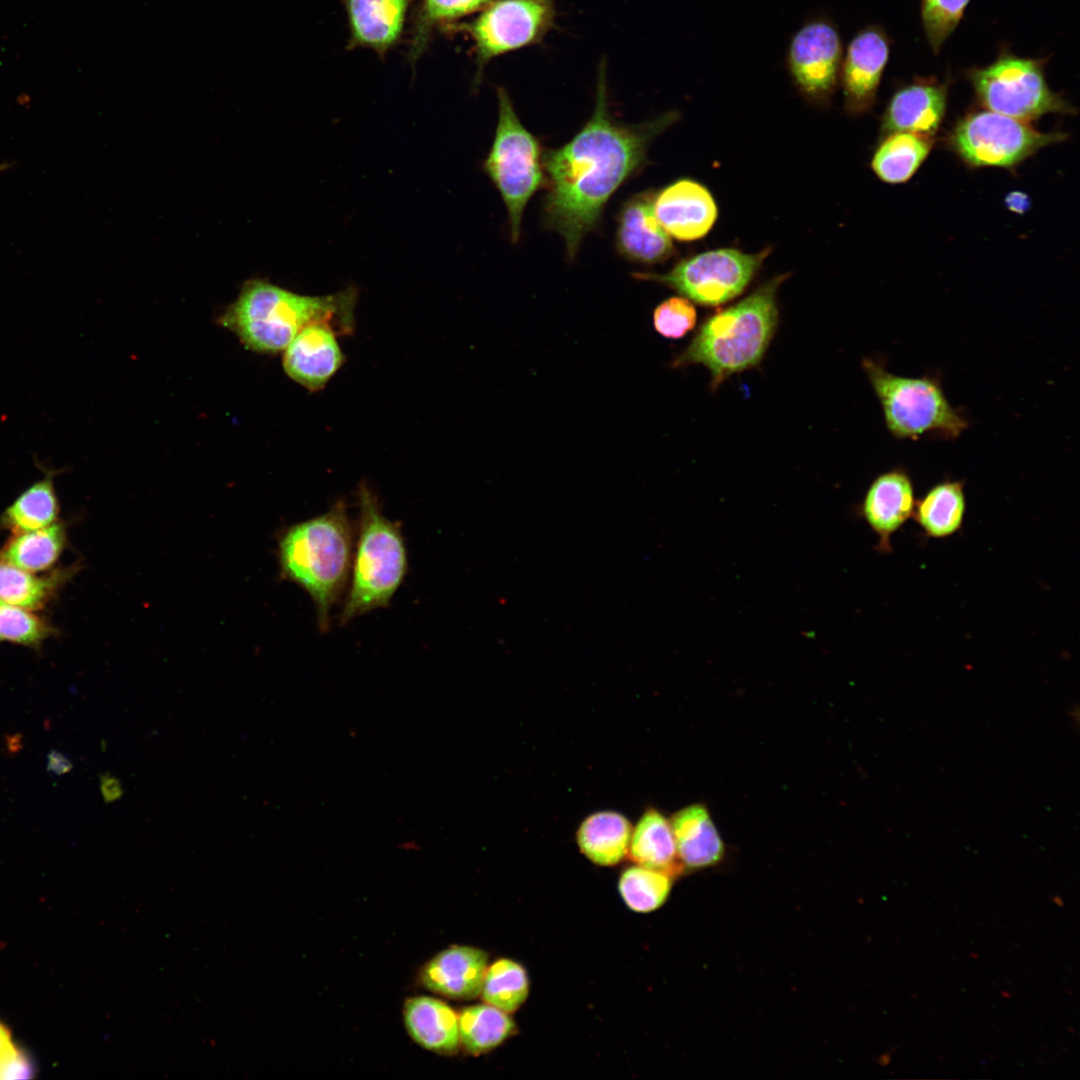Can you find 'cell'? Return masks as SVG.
Masks as SVG:
<instances>
[{"label": "cell", "instance_id": "cell-1", "mask_svg": "<svg viewBox=\"0 0 1080 1080\" xmlns=\"http://www.w3.org/2000/svg\"><path fill=\"white\" fill-rule=\"evenodd\" d=\"M678 117L670 111L637 125L616 121L609 111L606 66L601 63L590 119L567 143L543 154L544 223L562 237L569 259L598 225L611 196L645 166L653 139Z\"/></svg>", "mask_w": 1080, "mask_h": 1080}, {"label": "cell", "instance_id": "cell-2", "mask_svg": "<svg viewBox=\"0 0 1080 1080\" xmlns=\"http://www.w3.org/2000/svg\"><path fill=\"white\" fill-rule=\"evenodd\" d=\"M354 289L326 296L300 295L267 281H247L237 300L218 319L248 348L274 353L286 349L306 325L326 321L351 329Z\"/></svg>", "mask_w": 1080, "mask_h": 1080}, {"label": "cell", "instance_id": "cell-3", "mask_svg": "<svg viewBox=\"0 0 1080 1080\" xmlns=\"http://www.w3.org/2000/svg\"><path fill=\"white\" fill-rule=\"evenodd\" d=\"M353 529L343 501L328 511L289 526L278 542L281 574L312 599L319 629L348 586L354 550Z\"/></svg>", "mask_w": 1080, "mask_h": 1080}, {"label": "cell", "instance_id": "cell-4", "mask_svg": "<svg viewBox=\"0 0 1080 1080\" xmlns=\"http://www.w3.org/2000/svg\"><path fill=\"white\" fill-rule=\"evenodd\" d=\"M788 275L765 282L734 305L708 317L673 367L701 364L717 389L734 374L757 366L778 325L777 292Z\"/></svg>", "mask_w": 1080, "mask_h": 1080}, {"label": "cell", "instance_id": "cell-5", "mask_svg": "<svg viewBox=\"0 0 1080 1080\" xmlns=\"http://www.w3.org/2000/svg\"><path fill=\"white\" fill-rule=\"evenodd\" d=\"M358 500V534L350 584L339 616L341 625L387 607L408 572L401 528L384 515L377 496L364 483L359 487Z\"/></svg>", "mask_w": 1080, "mask_h": 1080}, {"label": "cell", "instance_id": "cell-6", "mask_svg": "<svg viewBox=\"0 0 1080 1080\" xmlns=\"http://www.w3.org/2000/svg\"><path fill=\"white\" fill-rule=\"evenodd\" d=\"M863 369L881 404L889 433L897 439L936 434L957 439L968 421L951 405L936 377L893 374L878 361L864 359Z\"/></svg>", "mask_w": 1080, "mask_h": 1080}, {"label": "cell", "instance_id": "cell-7", "mask_svg": "<svg viewBox=\"0 0 1080 1080\" xmlns=\"http://www.w3.org/2000/svg\"><path fill=\"white\" fill-rule=\"evenodd\" d=\"M498 124L483 169L501 195L508 212L511 240L521 236L523 212L546 178L538 139L522 124L509 94L497 88Z\"/></svg>", "mask_w": 1080, "mask_h": 1080}, {"label": "cell", "instance_id": "cell-8", "mask_svg": "<svg viewBox=\"0 0 1080 1080\" xmlns=\"http://www.w3.org/2000/svg\"><path fill=\"white\" fill-rule=\"evenodd\" d=\"M967 76L987 110L1026 122L1049 113H1075L1048 86L1041 60L1005 53L989 65L970 69Z\"/></svg>", "mask_w": 1080, "mask_h": 1080}, {"label": "cell", "instance_id": "cell-9", "mask_svg": "<svg viewBox=\"0 0 1080 1080\" xmlns=\"http://www.w3.org/2000/svg\"><path fill=\"white\" fill-rule=\"evenodd\" d=\"M1066 137L1064 133L1041 132L1029 122L981 110L962 117L948 134L946 143L969 167L1010 169Z\"/></svg>", "mask_w": 1080, "mask_h": 1080}, {"label": "cell", "instance_id": "cell-10", "mask_svg": "<svg viewBox=\"0 0 1080 1080\" xmlns=\"http://www.w3.org/2000/svg\"><path fill=\"white\" fill-rule=\"evenodd\" d=\"M769 253L716 249L686 258L664 274L636 272L633 277L660 283L697 304L718 306L744 291Z\"/></svg>", "mask_w": 1080, "mask_h": 1080}, {"label": "cell", "instance_id": "cell-11", "mask_svg": "<svg viewBox=\"0 0 1080 1080\" xmlns=\"http://www.w3.org/2000/svg\"><path fill=\"white\" fill-rule=\"evenodd\" d=\"M556 0H493L472 21L460 24L474 42L475 82L493 58L538 44L552 29Z\"/></svg>", "mask_w": 1080, "mask_h": 1080}, {"label": "cell", "instance_id": "cell-12", "mask_svg": "<svg viewBox=\"0 0 1080 1080\" xmlns=\"http://www.w3.org/2000/svg\"><path fill=\"white\" fill-rule=\"evenodd\" d=\"M843 56L836 23L821 13L807 18L791 36L785 66L800 94L811 102L823 104L836 90Z\"/></svg>", "mask_w": 1080, "mask_h": 1080}, {"label": "cell", "instance_id": "cell-13", "mask_svg": "<svg viewBox=\"0 0 1080 1080\" xmlns=\"http://www.w3.org/2000/svg\"><path fill=\"white\" fill-rule=\"evenodd\" d=\"M889 53V37L879 25L860 29L850 40L840 70L844 105L849 114H863L874 105Z\"/></svg>", "mask_w": 1080, "mask_h": 1080}, {"label": "cell", "instance_id": "cell-14", "mask_svg": "<svg viewBox=\"0 0 1080 1080\" xmlns=\"http://www.w3.org/2000/svg\"><path fill=\"white\" fill-rule=\"evenodd\" d=\"M915 501L913 481L902 467L885 471L870 483L854 513L877 537L878 553L892 552L891 538L912 518Z\"/></svg>", "mask_w": 1080, "mask_h": 1080}, {"label": "cell", "instance_id": "cell-15", "mask_svg": "<svg viewBox=\"0 0 1080 1080\" xmlns=\"http://www.w3.org/2000/svg\"><path fill=\"white\" fill-rule=\"evenodd\" d=\"M654 196L652 191L630 196L617 215L616 249L631 262L658 264L675 252L670 236L655 216Z\"/></svg>", "mask_w": 1080, "mask_h": 1080}, {"label": "cell", "instance_id": "cell-16", "mask_svg": "<svg viewBox=\"0 0 1080 1080\" xmlns=\"http://www.w3.org/2000/svg\"><path fill=\"white\" fill-rule=\"evenodd\" d=\"M653 205L661 226L680 241L702 238L717 218V206L709 190L690 179L675 181L655 193Z\"/></svg>", "mask_w": 1080, "mask_h": 1080}, {"label": "cell", "instance_id": "cell-17", "mask_svg": "<svg viewBox=\"0 0 1080 1080\" xmlns=\"http://www.w3.org/2000/svg\"><path fill=\"white\" fill-rule=\"evenodd\" d=\"M947 98V85L935 79H918L899 88L882 116V135L909 132L933 137L945 116Z\"/></svg>", "mask_w": 1080, "mask_h": 1080}, {"label": "cell", "instance_id": "cell-18", "mask_svg": "<svg viewBox=\"0 0 1080 1080\" xmlns=\"http://www.w3.org/2000/svg\"><path fill=\"white\" fill-rule=\"evenodd\" d=\"M332 325L326 321L309 323L285 349L286 373L311 391L322 389L343 362Z\"/></svg>", "mask_w": 1080, "mask_h": 1080}, {"label": "cell", "instance_id": "cell-19", "mask_svg": "<svg viewBox=\"0 0 1080 1080\" xmlns=\"http://www.w3.org/2000/svg\"><path fill=\"white\" fill-rule=\"evenodd\" d=\"M487 962L483 950L453 945L425 964L420 979L427 989L447 998L473 999L481 993Z\"/></svg>", "mask_w": 1080, "mask_h": 1080}, {"label": "cell", "instance_id": "cell-20", "mask_svg": "<svg viewBox=\"0 0 1080 1080\" xmlns=\"http://www.w3.org/2000/svg\"><path fill=\"white\" fill-rule=\"evenodd\" d=\"M350 25V46L385 54L399 39L409 0H344Z\"/></svg>", "mask_w": 1080, "mask_h": 1080}, {"label": "cell", "instance_id": "cell-21", "mask_svg": "<svg viewBox=\"0 0 1080 1080\" xmlns=\"http://www.w3.org/2000/svg\"><path fill=\"white\" fill-rule=\"evenodd\" d=\"M670 823L684 867L707 868L722 860L725 845L705 805L697 803L678 810Z\"/></svg>", "mask_w": 1080, "mask_h": 1080}, {"label": "cell", "instance_id": "cell-22", "mask_svg": "<svg viewBox=\"0 0 1080 1080\" xmlns=\"http://www.w3.org/2000/svg\"><path fill=\"white\" fill-rule=\"evenodd\" d=\"M403 1017L408 1034L421 1047L440 1054L458 1050V1015L445 1002L429 996L409 998Z\"/></svg>", "mask_w": 1080, "mask_h": 1080}, {"label": "cell", "instance_id": "cell-23", "mask_svg": "<svg viewBox=\"0 0 1080 1080\" xmlns=\"http://www.w3.org/2000/svg\"><path fill=\"white\" fill-rule=\"evenodd\" d=\"M627 854L635 864L671 878L684 870L671 823L654 808L647 809L632 829Z\"/></svg>", "mask_w": 1080, "mask_h": 1080}, {"label": "cell", "instance_id": "cell-24", "mask_svg": "<svg viewBox=\"0 0 1080 1080\" xmlns=\"http://www.w3.org/2000/svg\"><path fill=\"white\" fill-rule=\"evenodd\" d=\"M966 509L964 482L943 480L916 499L912 518L926 538L943 539L961 530Z\"/></svg>", "mask_w": 1080, "mask_h": 1080}, {"label": "cell", "instance_id": "cell-25", "mask_svg": "<svg viewBox=\"0 0 1080 1080\" xmlns=\"http://www.w3.org/2000/svg\"><path fill=\"white\" fill-rule=\"evenodd\" d=\"M632 829L630 821L621 813L598 811L580 824L576 833L577 844L584 856L594 864L613 866L628 853Z\"/></svg>", "mask_w": 1080, "mask_h": 1080}, {"label": "cell", "instance_id": "cell-26", "mask_svg": "<svg viewBox=\"0 0 1080 1080\" xmlns=\"http://www.w3.org/2000/svg\"><path fill=\"white\" fill-rule=\"evenodd\" d=\"M933 143V137L915 133L886 134L872 157V170L885 183H905L926 160Z\"/></svg>", "mask_w": 1080, "mask_h": 1080}, {"label": "cell", "instance_id": "cell-27", "mask_svg": "<svg viewBox=\"0 0 1080 1080\" xmlns=\"http://www.w3.org/2000/svg\"><path fill=\"white\" fill-rule=\"evenodd\" d=\"M65 543L64 525L54 522L41 529L15 533L3 547L0 559L33 573L43 572L57 562Z\"/></svg>", "mask_w": 1080, "mask_h": 1080}, {"label": "cell", "instance_id": "cell-28", "mask_svg": "<svg viewBox=\"0 0 1080 1080\" xmlns=\"http://www.w3.org/2000/svg\"><path fill=\"white\" fill-rule=\"evenodd\" d=\"M56 471L46 470L44 477L28 488L6 508L3 523L14 533L33 531L56 522L59 501L53 477Z\"/></svg>", "mask_w": 1080, "mask_h": 1080}, {"label": "cell", "instance_id": "cell-29", "mask_svg": "<svg viewBox=\"0 0 1080 1080\" xmlns=\"http://www.w3.org/2000/svg\"><path fill=\"white\" fill-rule=\"evenodd\" d=\"M458 1027L460 1044L474 1055L496 1048L515 1030L508 1013L487 1003L464 1008L458 1015Z\"/></svg>", "mask_w": 1080, "mask_h": 1080}, {"label": "cell", "instance_id": "cell-30", "mask_svg": "<svg viewBox=\"0 0 1080 1080\" xmlns=\"http://www.w3.org/2000/svg\"><path fill=\"white\" fill-rule=\"evenodd\" d=\"M66 576H38L0 559V600L32 611L41 609Z\"/></svg>", "mask_w": 1080, "mask_h": 1080}, {"label": "cell", "instance_id": "cell-31", "mask_svg": "<svg viewBox=\"0 0 1080 1080\" xmlns=\"http://www.w3.org/2000/svg\"><path fill=\"white\" fill-rule=\"evenodd\" d=\"M528 993V976L518 962L504 958L487 968L480 993L484 1003L512 1013L522 1005Z\"/></svg>", "mask_w": 1080, "mask_h": 1080}, {"label": "cell", "instance_id": "cell-32", "mask_svg": "<svg viewBox=\"0 0 1080 1080\" xmlns=\"http://www.w3.org/2000/svg\"><path fill=\"white\" fill-rule=\"evenodd\" d=\"M672 878L642 866H631L619 879V892L625 904L635 912L658 909L669 896Z\"/></svg>", "mask_w": 1080, "mask_h": 1080}, {"label": "cell", "instance_id": "cell-33", "mask_svg": "<svg viewBox=\"0 0 1080 1080\" xmlns=\"http://www.w3.org/2000/svg\"><path fill=\"white\" fill-rule=\"evenodd\" d=\"M493 0H422L415 22L411 57L416 59L433 28L466 15L480 12Z\"/></svg>", "mask_w": 1080, "mask_h": 1080}, {"label": "cell", "instance_id": "cell-34", "mask_svg": "<svg viewBox=\"0 0 1080 1080\" xmlns=\"http://www.w3.org/2000/svg\"><path fill=\"white\" fill-rule=\"evenodd\" d=\"M53 634L55 628L32 610L0 600V643L39 648Z\"/></svg>", "mask_w": 1080, "mask_h": 1080}, {"label": "cell", "instance_id": "cell-35", "mask_svg": "<svg viewBox=\"0 0 1080 1080\" xmlns=\"http://www.w3.org/2000/svg\"><path fill=\"white\" fill-rule=\"evenodd\" d=\"M970 0H921V19L932 50L937 53L959 24Z\"/></svg>", "mask_w": 1080, "mask_h": 1080}, {"label": "cell", "instance_id": "cell-36", "mask_svg": "<svg viewBox=\"0 0 1080 1080\" xmlns=\"http://www.w3.org/2000/svg\"><path fill=\"white\" fill-rule=\"evenodd\" d=\"M697 312L692 302L681 296L670 297L661 302L653 312V325L662 336L679 339L690 332L696 324Z\"/></svg>", "mask_w": 1080, "mask_h": 1080}, {"label": "cell", "instance_id": "cell-37", "mask_svg": "<svg viewBox=\"0 0 1080 1080\" xmlns=\"http://www.w3.org/2000/svg\"><path fill=\"white\" fill-rule=\"evenodd\" d=\"M36 1072L30 1056L21 1049H16L10 1056L0 1062V1080L29 1079Z\"/></svg>", "mask_w": 1080, "mask_h": 1080}, {"label": "cell", "instance_id": "cell-38", "mask_svg": "<svg viewBox=\"0 0 1080 1080\" xmlns=\"http://www.w3.org/2000/svg\"><path fill=\"white\" fill-rule=\"evenodd\" d=\"M1004 202L1009 210L1019 214L1026 212L1030 208L1029 197L1021 191L1009 192Z\"/></svg>", "mask_w": 1080, "mask_h": 1080}, {"label": "cell", "instance_id": "cell-39", "mask_svg": "<svg viewBox=\"0 0 1080 1080\" xmlns=\"http://www.w3.org/2000/svg\"><path fill=\"white\" fill-rule=\"evenodd\" d=\"M16 1049L17 1047L12 1041L8 1027L0 1022V1062L10 1056Z\"/></svg>", "mask_w": 1080, "mask_h": 1080}, {"label": "cell", "instance_id": "cell-40", "mask_svg": "<svg viewBox=\"0 0 1080 1080\" xmlns=\"http://www.w3.org/2000/svg\"><path fill=\"white\" fill-rule=\"evenodd\" d=\"M102 791L105 799L108 801L118 799L123 793L119 780L112 776H105L103 778Z\"/></svg>", "mask_w": 1080, "mask_h": 1080}, {"label": "cell", "instance_id": "cell-41", "mask_svg": "<svg viewBox=\"0 0 1080 1080\" xmlns=\"http://www.w3.org/2000/svg\"><path fill=\"white\" fill-rule=\"evenodd\" d=\"M1053 900H1054L1055 904H1057L1059 906H1064V902H1063V900L1061 899L1060 896H1054Z\"/></svg>", "mask_w": 1080, "mask_h": 1080}, {"label": "cell", "instance_id": "cell-42", "mask_svg": "<svg viewBox=\"0 0 1080 1080\" xmlns=\"http://www.w3.org/2000/svg\"><path fill=\"white\" fill-rule=\"evenodd\" d=\"M8 166H9V165H8V164H6V163H4V164H0V172H1V171H3V170H5L6 168H8Z\"/></svg>", "mask_w": 1080, "mask_h": 1080}]
</instances>
